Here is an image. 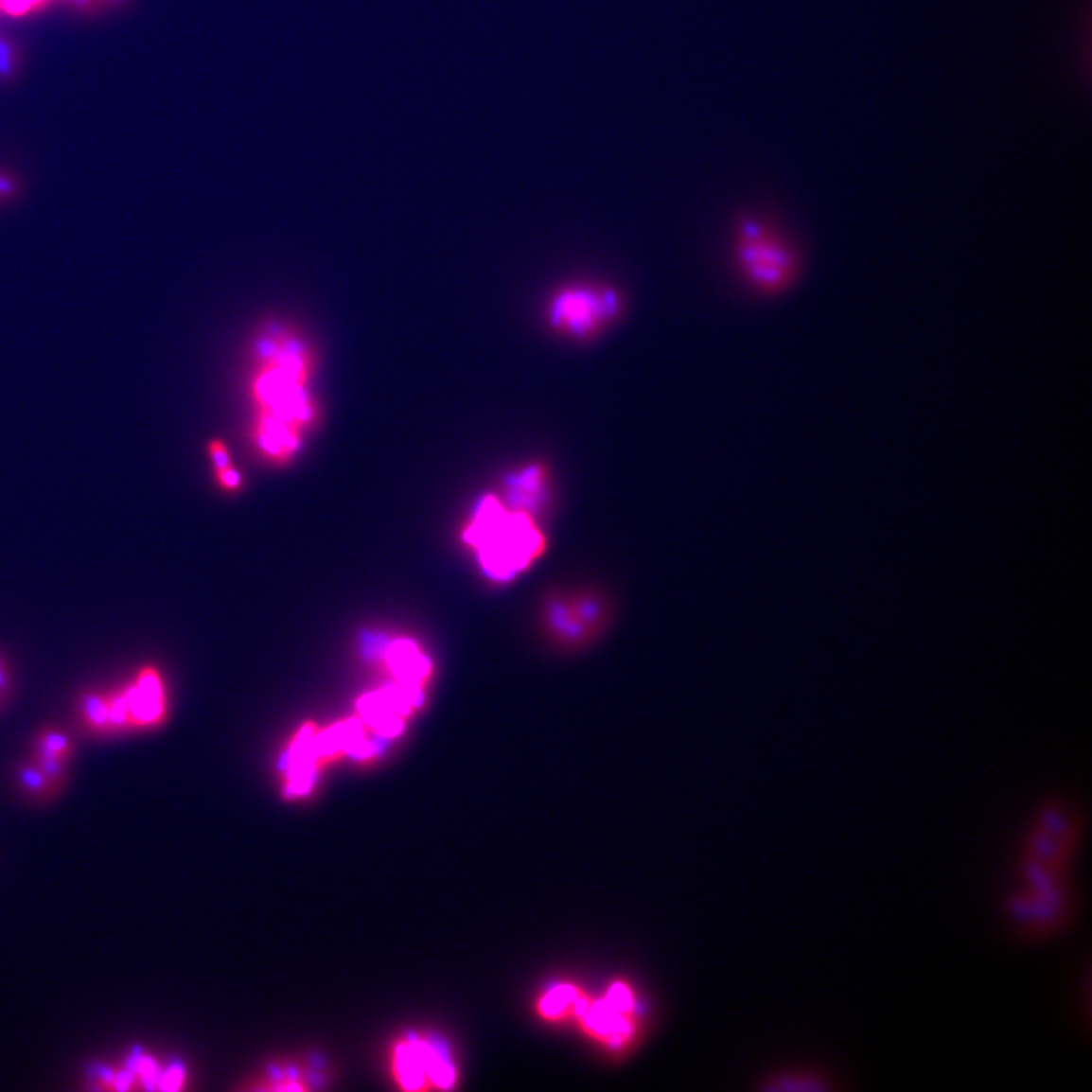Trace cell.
<instances>
[{"instance_id": "cell-1", "label": "cell", "mask_w": 1092, "mask_h": 1092, "mask_svg": "<svg viewBox=\"0 0 1092 1092\" xmlns=\"http://www.w3.org/2000/svg\"><path fill=\"white\" fill-rule=\"evenodd\" d=\"M1086 814L1062 797L1039 801L1021 829L1013 877L1000 900L1006 932L1024 947H1043L1071 932L1081 897L1076 867L1086 837Z\"/></svg>"}, {"instance_id": "cell-2", "label": "cell", "mask_w": 1092, "mask_h": 1092, "mask_svg": "<svg viewBox=\"0 0 1092 1092\" xmlns=\"http://www.w3.org/2000/svg\"><path fill=\"white\" fill-rule=\"evenodd\" d=\"M253 394L256 404V447L272 462H287L301 447L302 434L313 416L307 395L309 357L286 333L264 339Z\"/></svg>"}, {"instance_id": "cell-3", "label": "cell", "mask_w": 1092, "mask_h": 1092, "mask_svg": "<svg viewBox=\"0 0 1092 1092\" xmlns=\"http://www.w3.org/2000/svg\"><path fill=\"white\" fill-rule=\"evenodd\" d=\"M477 551L484 572L495 580H510L530 568L545 550V537L535 515L504 504L495 495L483 498L463 535Z\"/></svg>"}, {"instance_id": "cell-4", "label": "cell", "mask_w": 1092, "mask_h": 1092, "mask_svg": "<svg viewBox=\"0 0 1092 1092\" xmlns=\"http://www.w3.org/2000/svg\"><path fill=\"white\" fill-rule=\"evenodd\" d=\"M733 254L744 283L765 296L789 291L801 271L797 248L776 223L757 214L737 222Z\"/></svg>"}, {"instance_id": "cell-5", "label": "cell", "mask_w": 1092, "mask_h": 1092, "mask_svg": "<svg viewBox=\"0 0 1092 1092\" xmlns=\"http://www.w3.org/2000/svg\"><path fill=\"white\" fill-rule=\"evenodd\" d=\"M623 294L603 283H572L560 287L546 304V325L571 341H592L623 314Z\"/></svg>"}, {"instance_id": "cell-6", "label": "cell", "mask_w": 1092, "mask_h": 1092, "mask_svg": "<svg viewBox=\"0 0 1092 1092\" xmlns=\"http://www.w3.org/2000/svg\"><path fill=\"white\" fill-rule=\"evenodd\" d=\"M577 1020L581 1029L606 1047L621 1050L633 1043L638 1030L636 1000L630 985L616 981L601 998L586 997Z\"/></svg>"}, {"instance_id": "cell-7", "label": "cell", "mask_w": 1092, "mask_h": 1092, "mask_svg": "<svg viewBox=\"0 0 1092 1092\" xmlns=\"http://www.w3.org/2000/svg\"><path fill=\"white\" fill-rule=\"evenodd\" d=\"M122 692L127 703L130 730L155 729L167 718V694L157 668L145 666L138 671L132 683L122 688Z\"/></svg>"}, {"instance_id": "cell-8", "label": "cell", "mask_w": 1092, "mask_h": 1092, "mask_svg": "<svg viewBox=\"0 0 1092 1092\" xmlns=\"http://www.w3.org/2000/svg\"><path fill=\"white\" fill-rule=\"evenodd\" d=\"M396 1066L399 1079L407 1088H419L425 1077L442 1088H449L454 1082V1071L449 1062L427 1044L412 1043L399 1047Z\"/></svg>"}, {"instance_id": "cell-9", "label": "cell", "mask_w": 1092, "mask_h": 1092, "mask_svg": "<svg viewBox=\"0 0 1092 1092\" xmlns=\"http://www.w3.org/2000/svg\"><path fill=\"white\" fill-rule=\"evenodd\" d=\"M765 1088L784 1092L840 1091V1077L818 1062H799L766 1077Z\"/></svg>"}, {"instance_id": "cell-10", "label": "cell", "mask_w": 1092, "mask_h": 1092, "mask_svg": "<svg viewBox=\"0 0 1092 1092\" xmlns=\"http://www.w3.org/2000/svg\"><path fill=\"white\" fill-rule=\"evenodd\" d=\"M387 665L392 669L399 688L419 701L424 699V688L432 676V665L414 645V642H394V645L387 651Z\"/></svg>"}, {"instance_id": "cell-11", "label": "cell", "mask_w": 1092, "mask_h": 1092, "mask_svg": "<svg viewBox=\"0 0 1092 1092\" xmlns=\"http://www.w3.org/2000/svg\"><path fill=\"white\" fill-rule=\"evenodd\" d=\"M548 469L542 463H533L508 475L507 504L535 515L548 498Z\"/></svg>"}, {"instance_id": "cell-12", "label": "cell", "mask_w": 1092, "mask_h": 1092, "mask_svg": "<svg viewBox=\"0 0 1092 1092\" xmlns=\"http://www.w3.org/2000/svg\"><path fill=\"white\" fill-rule=\"evenodd\" d=\"M586 995L580 988L573 985L555 986L545 991L537 1001L538 1015L548 1021L570 1020L580 1013Z\"/></svg>"}, {"instance_id": "cell-13", "label": "cell", "mask_w": 1092, "mask_h": 1092, "mask_svg": "<svg viewBox=\"0 0 1092 1092\" xmlns=\"http://www.w3.org/2000/svg\"><path fill=\"white\" fill-rule=\"evenodd\" d=\"M593 608L592 604H585L583 610L575 608V603H555L551 606V621L555 624L558 631H562L568 638H578L581 634H585L586 625L592 623Z\"/></svg>"}, {"instance_id": "cell-14", "label": "cell", "mask_w": 1092, "mask_h": 1092, "mask_svg": "<svg viewBox=\"0 0 1092 1092\" xmlns=\"http://www.w3.org/2000/svg\"><path fill=\"white\" fill-rule=\"evenodd\" d=\"M73 751H75L73 742L67 734L62 733V730L49 727L40 730L35 737L34 756L47 757L67 764L72 759Z\"/></svg>"}, {"instance_id": "cell-15", "label": "cell", "mask_w": 1092, "mask_h": 1092, "mask_svg": "<svg viewBox=\"0 0 1092 1092\" xmlns=\"http://www.w3.org/2000/svg\"><path fill=\"white\" fill-rule=\"evenodd\" d=\"M19 780L22 786H24L26 791L32 792V794L47 792L55 786L54 782H52L32 760L29 764H25L24 766L20 768Z\"/></svg>"}, {"instance_id": "cell-16", "label": "cell", "mask_w": 1092, "mask_h": 1092, "mask_svg": "<svg viewBox=\"0 0 1092 1092\" xmlns=\"http://www.w3.org/2000/svg\"><path fill=\"white\" fill-rule=\"evenodd\" d=\"M214 474H216V480H218V484L220 485V487H222V489L236 490V489H238V487H240V484H241L240 474H238V470L234 469V467H231V465H228V467H218V469H214Z\"/></svg>"}, {"instance_id": "cell-17", "label": "cell", "mask_w": 1092, "mask_h": 1092, "mask_svg": "<svg viewBox=\"0 0 1092 1092\" xmlns=\"http://www.w3.org/2000/svg\"><path fill=\"white\" fill-rule=\"evenodd\" d=\"M208 454L213 460L214 469L231 465L230 451L222 440H211L208 444Z\"/></svg>"}, {"instance_id": "cell-18", "label": "cell", "mask_w": 1092, "mask_h": 1092, "mask_svg": "<svg viewBox=\"0 0 1092 1092\" xmlns=\"http://www.w3.org/2000/svg\"><path fill=\"white\" fill-rule=\"evenodd\" d=\"M11 692V671L4 656L0 654V694L9 696Z\"/></svg>"}, {"instance_id": "cell-19", "label": "cell", "mask_w": 1092, "mask_h": 1092, "mask_svg": "<svg viewBox=\"0 0 1092 1092\" xmlns=\"http://www.w3.org/2000/svg\"><path fill=\"white\" fill-rule=\"evenodd\" d=\"M4 2L11 11H24L31 0H4Z\"/></svg>"}, {"instance_id": "cell-20", "label": "cell", "mask_w": 1092, "mask_h": 1092, "mask_svg": "<svg viewBox=\"0 0 1092 1092\" xmlns=\"http://www.w3.org/2000/svg\"><path fill=\"white\" fill-rule=\"evenodd\" d=\"M12 193H14V185H12L11 181L5 180L0 176V199L4 196H11Z\"/></svg>"}, {"instance_id": "cell-21", "label": "cell", "mask_w": 1092, "mask_h": 1092, "mask_svg": "<svg viewBox=\"0 0 1092 1092\" xmlns=\"http://www.w3.org/2000/svg\"><path fill=\"white\" fill-rule=\"evenodd\" d=\"M5 698H7V696H5L4 694H0V706L5 703Z\"/></svg>"}]
</instances>
